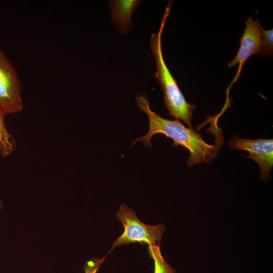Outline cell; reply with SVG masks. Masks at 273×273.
<instances>
[{"label": "cell", "mask_w": 273, "mask_h": 273, "mask_svg": "<svg viewBox=\"0 0 273 273\" xmlns=\"http://www.w3.org/2000/svg\"><path fill=\"white\" fill-rule=\"evenodd\" d=\"M136 102L140 110L147 114L149 127L148 133L133 140L131 146L141 141L146 147L151 148L152 136L156 133H162L173 140V146H181L189 151L188 166L191 167L202 162L212 163L220 150L221 144L219 143L220 141L215 145L208 144L203 139L202 135L193 128L186 127L179 120H170L161 117L151 110L149 100L144 96H136Z\"/></svg>", "instance_id": "1"}, {"label": "cell", "mask_w": 273, "mask_h": 273, "mask_svg": "<svg viewBox=\"0 0 273 273\" xmlns=\"http://www.w3.org/2000/svg\"><path fill=\"white\" fill-rule=\"evenodd\" d=\"M172 2L169 1L161 19L159 29L152 33L150 47L156 65L155 77L163 93L164 103L170 117L181 120L193 128L191 120L196 106L189 103L181 93L177 81L165 62L162 50L161 37L166 20L170 14Z\"/></svg>", "instance_id": "2"}, {"label": "cell", "mask_w": 273, "mask_h": 273, "mask_svg": "<svg viewBox=\"0 0 273 273\" xmlns=\"http://www.w3.org/2000/svg\"><path fill=\"white\" fill-rule=\"evenodd\" d=\"M115 215L122 224L124 230L113 242L110 252L117 247L131 243L159 245L161 242L165 231L164 225L159 223L152 225L143 223L138 218L133 209L124 204L120 206Z\"/></svg>", "instance_id": "3"}, {"label": "cell", "mask_w": 273, "mask_h": 273, "mask_svg": "<svg viewBox=\"0 0 273 273\" xmlns=\"http://www.w3.org/2000/svg\"><path fill=\"white\" fill-rule=\"evenodd\" d=\"M21 91L16 70L0 47V108L6 115L23 110Z\"/></svg>", "instance_id": "4"}, {"label": "cell", "mask_w": 273, "mask_h": 273, "mask_svg": "<svg viewBox=\"0 0 273 273\" xmlns=\"http://www.w3.org/2000/svg\"><path fill=\"white\" fill-rule=\"evenodd\" d=\"M229 145L231 149L248 151V155L242 156L256 162L260 168V179L263 181L268 180L273 166L272 139L249 140L234 135Z\"/></svg>", "instance_id": "5"}, {"label": "cell", "mask_w": 273, "mask_h": 273, "mask_svg": "<svg viewBox=\"0 0 273 273\" xmlns=\"http://www.w3.org/2000/svg\"><path fill=\"white\" fill-rule=\"evenodd\" d=\"M246 27L241 39L240 46L235 58L230 61L228 67L239 64L237 74L232 82H235L239 77L245 62L252 55H257L261 40L262 27L259 20H254L252 16L247 18Z\"/></svg>", "instance_id": "6"}, {"label": "cell", "mask_w": 273, "mask_h": 273, "mask_svg": "<svg viewBox=\"0 0 273 273\" xmlns=\"http://www.w3.org/2000/svg\"><path fill=\"white\" fill-rule=\"evenodd\" d=\"M140 4V1L113 0L109 1L111 20L121 33H126L132 26L131 16Z\"/></svg>", "instance_id": "7"}, {"label": "cell", "mask_w": 273, "mask_h": 273, "mask_svg": "<svg viewBox=\"0 0 273 273\" xmlns=\"http://www.w3.org/2000/svg\"><path fill=\"white\" fill-rule=\"evenodd\" d=\"M5 116L0 108V154L3 157L11 155L17 148L15 138L9 133L6 126Z\"/></svg>", "instance_id": "8"}, {"label": "cell", "mask_w": 273, "mask_h": 273, "mask_svg": "<svg viewBox=\"0 0 273 273\" xmlns=\"http://www.w3.org/2000/svg\"><path fill=\"white\" fill-rule=\"evenodd\" d=\"M149 256L154 263V273H176L163 257L159 245H149L147 248Z\"/></svg>", "instance_id": "9"}, {"label": "cell", "mask_w": 273, "mask_h": 273, "mask_svg": "<svg viewBox=\"0 0 273 273\" xmlns=\"http://www.w3.org/2000/svg\"><path fill=\"white\" fill-rule=\"evenodd\" d=\"M272 54L273 29L265 30L262 28L260 47L257 55L259 56H272Z\"/></svg>", "instance_id": "10"}, {"label": "cell", "mask_w": 273, "mask_h": 273, "mask_svg": "<svg viewBox=\"0 0 273 273\" xmlns=\"http://www.w3.org/2000/svg\"><path fill=\"white\" fill-rule=\"evenodd\" d=\"M110 253L109 252L108 254ZM102 258H93L86 261L83 265L85 273H97L104 262L108 254Z\"/></svg>", "instance_id": "11"}, {"label": "cell", "mask_w": 273, "mask_h": 273, "mask_svg": "<svg viewBox=\"0 0 273 273\" xmlns=\"http://www.w3.org/2000/svg\"><path fill=\"white\" fill-rule=\"evenodd\" d=\"M3 205H4L3 202H2V199L0 197V211L3 207Z\"/></svg>", "instance_id": "12"}]
</instances>
